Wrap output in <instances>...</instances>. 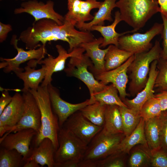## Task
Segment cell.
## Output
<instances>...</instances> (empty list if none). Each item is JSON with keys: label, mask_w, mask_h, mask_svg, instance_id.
<instances>
[{"label": "cell", "mask_w": 167, "mask_h": 167, "mask_svg": "<svg viewBox=\"0 0 167 167\" xmlns=\"http://www.w3.org/2000/svg\"><path fill=\"white\" fill-rule=\"evenodd\" d=\"M34 97L40 109L41 125L40 130L33 138L30 148L37 146L45 138L52 141L56 150L58 147V135L60 129L57 116L51 104L47 87L40 85L36 90H29Z\"/></svg>", "instance_id": "1"}, {"label": "cell", "mask_w": 167, "mask_h": 167, "mask_svg": "<svg viewBox=\"0 0 167 167\" xmlns=\"http://www.w3.org/2000/svg\"><path fill=\"white\" fill-rule=\"evenodd\" d=\"M116 7L119 9L122 20L137 30L160 11L157 0H118Z\"/></svg>", "instance_id": "2"}, {"label": "cell", "mask_w": 167, "mask_h": 167, "mask_svg": "<svg viewBox=\"0 0 167 167\" xmlns=\"http://www.w3.org/2000/svg\"><path fill=\"white\" fill-rule=\"evenodd\" d=\"M162 49L156 40L148 51L135 54V58L127 70L130 79L129 91L132 96L137 95L145 87L147 82L152 62L161 58Z\"/></svg>", "instance_id": "3"}, {"label": "cell", "mask_w": 167, "mask_h": 167, "mask_svg": "<svg viewBox=\"0 0 167 167\" xmlns=\"http://www.w3.org/2000/svg\"><path fill=\"white\" fill-rule=\"evenodd\" d=\"M58 141V147L54 157V167H79L88 145L63 127L59 131Z\"/></svg>", "instance_id": "4"}, {"label": "cell", "mask_w": 167, "mask_h": 167, "mask_svg": "<svg viewBox=\"0 0 167 167\" xmlns=\"http://www.w3.org/2000/svg\"><path fill=\"white\" fill-rule=\"evenodd\" d=\"M61 26L49 19L34 22L32 27H28L20 34L19 40L24 42L27 49H36L47 42L60 40Z\"/></svg>", "instance_id": "5"}, {"label": "cell", "mask_w": 167, "mask_h": 167, "mask_svg": "<svg viewBox=\"0 0 167 167\" xmlns=\"http://www.w3.org/2000/svg\"><path fill=\"white\" fill-rule=\"evenodd\" d=\"M125 136L123 133L107 134L101 130L88 145L78 167H85L89 163L104 159L118 151L119 145Z\"/></svg>", "instance_id": "6"}, {"label": "cell", "mask_w": 167, "mask_h": 167, "mask_svg": "<svg viewBox=\"0 0 167 167\" xmlns=\"http://www.w3.org/2000/svg\"><path fill=\"white\" fill-rule=\"evenodd\" d=\"M68 67L64 70L68 77L76 78L82 81L87 86L90 94V98L93 95L104 89L107 85L98 81L88 68L93 66L91 59L85 54L70 58Z\"/></svg>", "instance_id": "7"}, {"label": "cell", "mask_w": 167, "mask_h": 167, "mask_svg": "<svg viewBox=\"0 0 167 167\" xmlns=\"http://www.w3.org/2000/svg\"><path fill=\"white\" fill-rule=\"evenodd\" d=\"M163 29V24L156 23L144 33L123 35L119 38L118 47L134 54L148 51L152 47L151 41L161 34Z\"/></svg>", "instance_id": "8"}, {"label": "cell", "mask_w": 167, "mask_h": 167, "mask_svg": "<svg viewBox=\"0 0 167 167\" xmlns=\"http://www.w3.org/2000/svg\"><path fill=\"white\" fill-rule=\"evenodd\" d=\"M18 41L16 35H14L12 36L11 43L17 51V54L14 57L11 58H0L2 62L0 63V68H3V71L5 73L11 71L15 72L24 71V69L19 67L21 64L32 60H36L39 62L44 58L45 54H47L45 45H42L37 49L26 51L18 47Z\"/></svg>", "instance_id": "9"}, {"label": "cell", "mask_w": 167, "mask_h": 167, "mask_svg": "<svg viewBox=\"0 0 167 167\" xmlns=\"http://www.w3.org/2000/svg\"><path fill=\"white\" fill-rule=\"evenodd\" d=\"M24 104L22 116L17 124L4 135L19 131L32 128L37 133L41 125V113L34 97L29 91L23 92Z\"/></svg>", "instance_id": "10"}, {"label": "cell", "mask_w": 167, "mask_h": 167, "mask_svg": "<svg viewBox=\"0 0 167 167\" xmlns=\"http://www.w3.org/2000/svg\"><path fill=\"white\" fill-rule=\"evenodd\" d=\"M53 1L49 0L46 3L37 0H29L23 2L19 7L14 11L15 14L27 13L33 16L35 21L44 19H49L56 22L58 25H62L64 17L57 12L54 9Z\"/></svg>", "instance_id": "11"}, {"label": "cell", "mask_w": 167, "mask_h": 167, "mask_svg": "<svg viewBox=\"0 0 167 167\" xmlns=\"http://www.w3.org/2000/svg\"><path fill=\"white\" fill-rule=\"evenodd\" d=\"M58 55L55 58L52 55L47 54V58L37 62V63L43 65L45 67V78L41 86L47 87L51 84L53 74L62 71L65 69V64L67 59L72 57L78 56L84 54V49L80 47L74 49L69 53L61 45L56 46Z\"/></svg>", "instance_id": "12"}, {"label": "cell", "mask_w": 167, "mask_h": 167, "mask_svg": "<svg viewBox=\"0 0 167 167\" xmlns=\"http://www.w3.org/2000/svg\"><path fill=\"white\" fill-rule=\"evenodd\" d=\"M135 58L132 55L120 66L114 69L100 72L92 73L95 79L104 85L111 83L117 89L119 96L123 101L128 96L126 88L128 81V68Z\"/></svg>", "instance_id": "13"}, {"label": "cell", "mask_w": 167, "mask_h": 167, "mask_svg": "<svg viewBox=\"0 0 167 167\" xmlns=\"http://www.w3.org/2000/svg\"><path fill=\"white\" fill-rule=\"evenodd\" d=\"M62 127L70 131L88 145L103 127L96 125L91 122L79 110L70 116Z\"/></svg>", "instance_id": "14"}, {"label": "cell", "mask_w": 167, "mask_h": 167, "mask_svg": "<svg viewBox=\"0 0 167 167\" xmlns=\"http://www.w3.org/2000/svg\"><path fill=\"white\" fill-rule=\"evenodd\" d=\"M47 88L52 107L58 117L60 128L71 115L87 105L95 102L89 99L78 104L71 103L61 98L58 89L51 84L48 85Z\"/></svg>", "instance_id": "15"}, {"label": "cell", "mask_w": 167, "mask_h": 167, "mask_svg": "<svg viewBox=\"0 0 167 167\" xmlns=\"http://www.w3.org/2000/svg\"><path fill=\"white\" fill-rule=\"evenodd\" d=\"M101 3L97 0H68V11L64 19L76 27L86 21H91L94 17L90 13L91 11L99 8Z\"/></svg>", "instance_id": "16"}, {"label": "cell", "mask_w": 167, "mask_h": 167, "mask_svg": "<svg viewBox=\"0 0 167 167\" xmlns=\"http://www.w3.org/2000/svg\"><path fill=\"white\" fill-rule=\"evenodd\" d=\"M37 134L34 129L28 128L4 135L0 138V147L16 150L22 155L25 162L30 154L32 140Z\"/></svg>", "instance_id": "17"}, {"label": "cell", "mask_w": 167, "mask_h": 167, "mask_svg": "<svg viewBox=\"0 0 167 167\" xmlns=\"http://www.w3.org/2000/svg\"><path fill=\"white\" fill-rule=\"evenodd\" d=\"M24 104L22 95L16 92L12 96L11 102L0 115V137L19 121L23 113Z\"/></svg>", "instance_id": "18"}, {"label": "cell", "mask_w": 167, "mask_h": 167, "mask_svg": "<svg viewBox=\"0 0 167 167\" xmlns=\"http://www.w3.org/2000/svg\"><path fill=\"white\" fill-rule=\"evenodd\" d=\"M158 60L152 62L150 65L148 79L144 88L132 99L126 98L123 102L127 107L139 113L144 103L149 99L155 96L154 89L158 70Z\"/></svg>", "instance_id": "19"}, {"label": "cell", "mask_w": 167, "mask_h": 167, "mask_svg": "<svg viewBox=\"0 0 167 167\" xmlns=\"http://www.w3.org/2000/svg\"><path fill=\"white\" fill-rule=\"evenodd\" d=\"M103 41V37L94 39L93 40L81 44L79 47L84 49L85 54L91 60L93 66L88 69L92 73L100 72L105 71V57L108 50V47L101 49L100 45Z\"/></svg>", "instance_id": "20"}, {"label": "cell", "mask_w": 167, "mask_h": 167, "mask_svg": "<svg viewBox=\"0 0 167 167\" xmlns=\"http://www.w3.org/2000/svg\"><path fill=\"white\" fill-rule=\"evenodd\" d=\"M56 150L53 143L48 138L44 139L37 147L30 148V152L27 160H32L41 167H54V157Z\"/></svg>", "instance_id": "21"}, {"label": "cell", "mask_w": 167, "mask_h": 167, "mask_svg": "<svg viewBox=\"0 0 167 167\" xmlns=\"http://www.w3.org/2000/svg\"><path fill=\"white\" fill-rule=\"evenodd\" d=\"M122 20L120 17V12L119 11H117L115 13L114 21L111 25L106 26L94 25L91 28L90 31H98L103 36V42L100 45V47H105L110 45H113L118 47V40L121 36L126 34L138 31L134 29L122 33L117 32L115 30V28L117 25Z\"/></svg>", "instance_id": "22"}, {"label": "cell", "mask_w": 167, "mask_h": 167, "mask_svg": "<svg viewBox=\"0 0 167 167\" xmlns=\"http://www.w3.org/2000/svg\"><path fill=\"white\" fill-rule=\"evenodd\" d=\"M32 67L28 64L24 67V72L19 71L15 72L16 76L24 82V87L21 90L23 92L28 91L30 89L37 90L40 84L45 78V70L43 65L41 68L37 70Z\"/></svg>", "instance_id": "23"}, {"label": "cell", "mask_w": 167, "mask_h": 167, "mask_svg": "<svg viewBox=\"0 0 167 167\" xmlns=\"http://www.w3.org/2000/svg\"><path fill=\"white\" fill-rule=\"evenodd\" d=\"M116 1L104 0L102 2L98 11L94 14L92 20L88 23H84L76 28L81 31H90L91 28L93 26L104 25L105 20L113 21L111 12L116 7Z\"/></svg>", "instance_id": "24"}, {"label": "cell", "mask_w": 167, "mask_h": 167, "mask_svg": "<svg viewBox=\"0 0 167 167\" xmlns=\"http://www.w3.org/2000/svg\"><path fill=\"white\" fill-rule=\"evenodd\" d=\"M102 131L110 135L123 133L121 116L117 105H107Z\"/></svg>", "instance_id": "25"}, {"label": "cell", "mask_w": 167, "mask_h": 167, "mask_svg": "<svg viewBox=\"0 0 167 167\" xmlns=\"http://www.w3.org/2000/svg\"><path fill=\"white\" fill-rule=\"evenodd\" d=\"M145 121L142 118L131 133L128 136H125L120 143L118 151L125 154H129L131 149L138 144L148 147L144 133Z\"/></svg>", "instance_id": "26"}, {"label": "cell", "mask_w": 167, "mask_h": 167, "mask_svg": "<svg viewBox=\"0 0 167 167\" xmlns=\"http://www.w3.org/2000/svg\"><path fill=\"white\" fill-rule=\"evenodd\" d=\"M161 123V115L145 121V135L148 148L150 150L158 149L162 147Z\"/></svg>", "instance_id": "27"}, {"label": "cell", "mask_w": 167, "mask_h": 167, "mask_svg": "<svg viewBox=\"0 0 167 167\" xmlns=\"http://www.w3.org/2000/svg\"><path fill=\"white\" fill-rule=\"evenodd\" d=\"M105 57V71L115 69L126 62L133 53L123 50L113 45H110Z\"/></svg>", "instance_id": "28"}, {"label": "cell", "mask_w": 167, "mask_h": 167, "mask_svg": "<svg viewBox=\"0 0 167 167\" xmlns=\"http://www.w3.org/2000/svg\"><path fill=\"white\" fill-rule=\"evenodd\" d=\"M118 93L117 88L111 84L107 85L104 89L95 93L90 99L103 105L127 107L118 96Z\"/></svg>", "instance_id": "29"}, {"label": "cell", "mask_w": 167, "mask_h": 167, "mask_svg": "<svg viewBox=\"0 0 167 167\" xmlns=\"http://www.w3.org/2000/svg\"><path fill=\"white\" fill-rule=\"evenodd\" d=\"M106 106L96 102L87 105L80 111L82 115L91 122L103 127Z\"/></svg>", "instance_id": "30"}, {"label": "cell", "mask_w": 167, "mask_h": 167, "mask_svg": "<svg viewBox=\"0 0 167 167\" xmlns=\"http://www.w3.org/2000/svg\"><path fill=\"white\" fill-rule=\"evenodd\" d=\"M121 116L123 134L125 136L129 135L139 124L141 117L139 113L125 106H119Z\"/></svg>", "instance_id": "31"}, {"label": "cell", "mask_w": 167, "mask_h": 167, "mask_svg": "<svg viewBox=\"0 0 167 167\" xmlns=\"http://www.w3.org/2000/svg\"><path fill=\"white\" fill-rule=\"evenodd\" d=\"M25 162L22 155L16 150L0 147V167H24Z\"/></svg>", "instance_id": "32"}, {"label": "cell", "mask_w": 167, "mask_h": 167, "mask_svg": "<svg viewBox=\"0 0 167 167\" xmlns=\"http://www.w3.org/2000/svg\"><path fill=\"white\" fill-rule=\"evenodd\" d=\"M150 150L149 148L141 145L132 152L129 161L131 167L148 166L150 165Z\"/></svg>", "instance_id": "33"}, {"label": "cell", "mask_w": 167, "mask_h": 167, "mask_svg": "<svg viewBox=\"0 0 167 167\" xmlns=\"http://www.w3.org/2000/svg\"><path fill=\"white\" fill-rule=\"evenodd\" d=\"M125 154L118 151L104 159L89 163L85 167H124Z\"/></svg>", "instance_id": "34"}, {"label": "cell", "mask_w": 167, "mask_h": 167, "mask_svg": "<svg viewBox=\"0 0 167 167\" xmlns=\"http://www.w3.org/2000/svg\"><path fill=\"white\" fill-rule=\"evenodd\" d=\"M162 111L158 99L154 96L144 103L139 111V115L145 121L160 116Z\"/></svg>", "instance_id": "35"}, {"label": "cell", "mask_w": 167, "mask_h": 167, "mask_svg": "<svg viewBox=\"0 0 167 167\" xmlns=\"http://www.w3.org/2000/svg\"><path fill=\"white\" fill-rule=\"evenodd\" d=\"M158 61L159 62V66L154 88H157L162 91H167V59L160 58Z\"/></svg>", "instance_id": "36"}, {"label": "cell", "mask_w": 167, "mask_h": 167, "mask_svg": "<svg viewBox=\"0 0 167 167\" xmlns=\"http://www.w3.org/2000/svg\"><path fill=\"white\" fill-rule=\"evenodd\" d=\"M158 149L150 150V165L154 167H167V153Z\"/></svg>", "instance_id": "37"}, {"label": "cell", "mask_w": 167, "mask_h": 167, "mask_svg": "<svg viewBox=\"0 0 167 167\" xmlns=\"http://www.w3.org/2000/svg\"><path fill=\"white\" fill-rule=\"evenodd\" d=\"M163 21V29L161 34L163 39V49H162L161 58L167 59V18L163 15L161 14Z\"/></svg>", "instance_id": "38"}, {"label": "cell", "mask_w": 167, "mask_h": 167, "mask_svg": "<svg viewBox=\"0 0 167 167\" xmlns=\"http://www.w3.org/2000/svg\"><path fill=\"white\" fill-rule=\"evenodd\" d=\"M160 136L162 146L167 149V113H163L161 115Z\"/></svg>", "instance_id": "39"}, {"label": "cell", "mask_w": 167, "mask_h": 167, "mask_svg": "<svg viewBox=\"0 0 167 167\" xmlns=\"http://www.w3.org/2000/svg\"><path fill=\"white\" fill-rule=\"evenodd\" d=\"M12 99V96L10 95L7 90H5L2 92L0 98V115L10 103Z\"/></svg>", "instance_id": "40"}, {"label": "cell", "mask_w": 167, "mask_h": 167, "mask_svg": "<svg viewBox=\"0 0 167 167\" xmlns=\"http://www.w3.org/2000/svg\"><path fill=\"white\" fill-rule=\"evenodd\" d=\"M12 30L11 26L0 22V42L2 43L6 39L8 33Z\"/></svg>", "instance_id": "41"}, {"label": "cell", "mask_w": 167, "mask_h": 167, "mask_svg": "<svg viewBox=\"0 0 167 167\" xmlns=\"http://www.w3.org/2000/svg\"><path fill=\"white\" fill-rule=\"evenodd\" d=\"M155 96L158 99L162 111L167 110V91H162L160 93L155 95Z\"/></svg>", "instance_id": "42"}, {"label": "cell", "mask_w": 167, "mask_h": 167, "mask_svg": "<svg viewBox=\"0 0 167 167\" xmlns=\"http://www.w3.org/2000/svg\"><path fill=\"white\" fill-rule=\"evenodd\" d=\"M160 8L161 14L167 18V0H157Z\"/></svg>", "instance_id": "43"}, {"label": "cell", "mask_w": 167, "mask_h": 167, "mask_svg": "<svg viewBox=\"0 0 167 167\" xmlns=\"http://www.w3.org/2000/svg\"><path fill=\"white\" fill-rule=\"evenodd\" d=\"M40 165L35 161L30 160L26 161L24 167H39Z\"/></svg>", "instance_id": "44"}, {"label": "cell", "mask_w": 167, "mask_h": 167, "mask_svg": "<svg viewBox=\"0 0 167 167\" xmlns=\"http://www.w3.org/2000/svg\"><path fill=\"white\" fill-rule=\"evenodd\" d=\"M21 0V1H28V0Z\"/></svg>", "instance_id": "45"}, {"label": "cell", "mask_w": 167, "mask_h": 167, "mask_svg": "<svg viewBox=\"0 0 167 167\" xmlns=\"http://www.w3.org/2000/svg\"><path fill=\"white\" fill-rule=\"evenodd\" d=\"M0 0V1H2L3 0Z\"/></svg>", "instance_id": "46"}]
</instances>
